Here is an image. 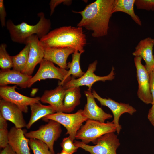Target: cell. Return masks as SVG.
Returning a JSON list of instances; mask_svg holds the SVG:
<instances>
[{"label":"cell","mask_w":154,"mask_h":154,"mask_svg":"<svg viewBox=\"0 0 154 154\" xmlns=\"http://www.w3.org/2000/svg\"><path fill=\"white\" fill-rule=\"evenodd\" d=\"M31 115L26 127L30 129L35 122L42 117L49 114L56 112L54 108L51 105H45L40 102L34 103L30 106Z\"/></svg>","instance_id":"44dd1931"},{"label":"cell","mask_w":154,"mask_h":154,"mask_svg":"<svg viewBox=\"0 0 154 154\" xmlns=\"http://www.w3.org/2000/svg\"><path fill=\"white\" fill-rule=\"evenodd\" d=\"M117 127L112 122L106 123L88 119L77 132L76 139L88 144L90 142L95 144L96 140L102 135L116 131Z\"/></svg>","instance_id":"277c9868"},{"label":"cell","mask_w":154,"mask_h":154,"mask_svg":"<svg viewBox=\"0 0 154 154\" xmlns=\"http://www.w3.org/2000/svg\"><path fill=\"white\" fill-rule=\"evenodd\" d=\"M7 45L2 43L0 45V68L1 70H10L13 68L11 56L7 53Z\"/></svg>","instance_id":"4316f807"},{"label":"cell","mask_w":154,"mask_h":154,"mask_svg":"<svg viewBox=\"0 0 154 154\" xmlns=\"http://www.w3.org/2000/svg\"><path fill=\"white\" fill-rule=\"evenodd\" d=\"M17 86H0V97L1 99L16 105L23 112L27 113L28 106L40 102V97H30L21 94L16 91Z\"/></svg>","instance_id":"9c48e42d"},{"label":"cell","mask_w":154,"mask_h":154,"mask_svg":"<svg viewBox=\"0 0 154 154\" xmlns=\"http://www.w3.org/2000/svg\"><path fill=\"white\" fill-rule=\"evenodd\" d=\"M97 63V61L95 60L89 64L87 71L82 76L77 79L72 78L62 86L66 89L73 87L85 86L88 87V90L91 91L92 86L95 82L99 81L112 80L114 78L115 73L114 68L113 67L110 73L106 76H101L96 75L94 72L96 70Z\"/></svg>","instance_id":"ba28073f"},{"label":"cell","mask_w":154,"mask_h":154,"mask_svg":"<svg viewBox=\"0 0 154 154\" xmlns=\"http://www.w3.org/2000/svg\"><path fill=\"white\" fill-rule=\"evenodd\" d=\"M22 129L11 128L8 134L9 145L17 154H31L29 139Z\"/></svg>","instance_id":"ac0fdd59"},{"label":"cell","mask_w":154,"mask_h":154,"mask_svg":"<svg viewBox=\"0 0 154 154\" xmlns=\"http://www.w3.org/2000/svg\"><path fill=\"white\" fill-rule=\"evenodd\" d=\"M73 141L69 136L64 138L60 144L62 151L68 154H73L76 152L79 147L74 144Z\"/></svg>","instance_id":"83f0119b"},{"label":"cell","mask_w":154,"mask_h":154,"mask_svg":"<svg viewBox=\"0 0 154 154\" xmlns=\"http://www.w3.org/2000/svg\"><path fill=\"white\" fill-rule=\"evenodd\" d=\"M153 58H154V55H153Z\"/></svg>","instance_id":"f35d334b"},{"label":"cell","mask_w":154,"mask_h":154,"mask_svg":"<svg viewBox=\"0 0 154 154\" xmlns=\"http://www.w3.org/2000/svg\"><path fill=\"white\" fill-rule=\"evenodd\" d=\"M0 114L7 121L13 123L17 128L26 127L22 112L15 105L2 99L0 100Z\"/></svg>","instance_id":"5bb4252c"},{"label":"cell","mask_w":154,"mask_h":154,"mask_svg":"<svg viewBox=\"0 0 154 154\" xmlns=\"http://www.w3.org/2000/svg\"><path fill=\"white\" fill-rule=\"evenodd\" d=\"M142 59L140 56H135L134 58L138 84L137 95L140 99L145 104H152V98L149 88V75L145 66L141 63Z\"/></svg>","instance_id":"30bf717a"},{"label":"cell","mask_w":154,"mask_h":154,"mask_svg":"<svg viewBox=\"0 0 154 154\" xmlns=\"http://www.w3.org/2000/svg\"><path fill=\"white\" fill-rule=\"evenodd\" d=\"M29 75L13 70H1L0 72V86H6L15 84L21 88H25L28 87L29 82L32 78Z\"/></svg>","instance_id":"d6986e66"},{"label":"cell","mask_w":154,"mask_h":154,"mask_svg":"<svg viewBox=\"0 0 154 154\" xmlns=\"http://www.w3.org/2000/svg\"><path fill=\"white\" fill-rule=\"evenodd\" d=\"M44 58L58 65L60 68L68 69L67 60L69 56L75 51L69 48L46 47L42 46Z\"/></svg>","instance_id":"2e32d148"},{"label":"cell","mask_w":154,"mask_h":154,"mask_svg":"<svg viewBox=\"0 0 154 154\" xmlns=\"http://www.w3.org/2000/svg\"><path fill=\"white\" fill-rule=\"evenodd\" d=\"M30 44L28 62L22 73L31 75L36 66L40 64L44 59V52L40 44V39L36 35L28 38L26 42Z\"/></svg>","instance_id":"4fadbf2b"},{"label":"cell","mask_w":154,"mask_h":154,"mask_svg":"<svg viewBox=\"0 0 154 154\" xmlns=\"http://www.w3.org/2000/svg\"><path fill=\"white\" fill-rule=\"evenodd\" d=\"M7 120L0 114V129H7Z\"/></svg>","instance_id":"d590c367"},{"label":"cell","mask_w":154,"mask_h":154,"mask_svg":"<svg viewBox=\"0 0 154 154\" xmlns=\"http://www.w3.org/2000/svg\"><path fill=\"white\" fill-rule=\"evenodd\" d=\"M135 4L138 9L154 11V0H135Z\"/></svg>","instance_id":"f1b7e54d"},{"label":"cell","mask_w":154,"mask_h":154,"mask_svg":"<svg viewBox=\"0 0 154 154\" xmlns=\"http://www.w3.org/2000/svg\"><path fill=\"white\" fill-rule=\"evenodd\" d=\"M6 12L4 2L3 0H0V20L1 25L2 27L6 26V22L5 18Z\"/></svg>","instance_id":"1f68e13d"},{"label":"cell","mask_w":154,"mask_h":154,"mask_svg":"<svg viewBox=\"0 0 154 154\" xmlns=\"http://www.w3.org/2000/svg\"><path fill=\"white\" fill-rule=\"evenodd\" d=\"M68 70L56 67L52 62L43 59L40 63L39 68L29 82L27 87H31L35 83L41 80L55 79L62 82Z\"/></svg>","instance_id":"7c38bea8"},{"label":"cell","mask_w":154,"mask_h":154,"mask_svg":"<svg viewBox=\"0 0 154 154\" xmlns=\"http://www.w3.org/2000/svg\"><path fill=\"white\" fill-rule=\"evenodd\" d=\"M63 3L65 5H70L72 3V0H52L49 3L50 9V15L54 13L55 7L58 5Z\"/></svg>","instance_id":"4dcf8cb0"},{"label":"cell","mask_w":154,"mask_h":154,"mask_svg":"<svg viewBox=\"0 0 154 154\" xmlns=\"http://www.w3.org/2000/svg\"><path fill=\"white\" fill-rule=\"evenodd\" d=\"M153 72H154V69H153Z\"/></svg>","instance_id":"74e56055"},{"label":"cell","mask_w":154,"mask_h":154,"mask_svg":"<svg viewBox=\"0 0 154 154\" xmlns=\"http://www.w3.org/2000/svg\"><path fill=\"white\" fill-rule=\"evenodd\" d=\"M87 99V103L83 110L84 115L88 119L93 120L105 123L106 120L110 119L112 116L105 112L96 104L91 91H84Z\"/></svg>","instance_id":"9a60e30c"},{"label":"cell","mask_w":154,"mask_h":154,"mask_svg":"<svg viewBox=\"0 0 154 154\" xmlns=\"http://www.w3.org/2000/svg\"><path fill=\"white\" fill-rule=\"evenodd\" d=\"M135 0H114L112 9V13L122 12L131 16L135 23L139 26L142 23L139 17L134 11V6Z\"/></svg>","instance_id":"603a6c76"},{"label":"cell","mask_w":154,"mask_h":154,"mask_svg":"<svg viewBox=\"0 0 154 154\" xmlns=\"http://www.w3.org/2000/svg\"><path fill=\"white\" fill-rule=\"evenodd\" d=\"M149 86L152 98V104H154V72H152L149 74Z\"/></svg>","instance_id":"d6a6232c"},{"label":"cell","mask_w":154,"mask_h":154,"mask_svg":"<svg viewBox=\"0 0 154 154\" xmlns=\"http://www.w3.org/2000/svg\"><path fill=\"white\" fill-rule=\"evenodd\" d=\"M80 87H73L66 89L63 100L64 112L73 111L80 103L81 97Z\"/></svg>","instance_id":"7402d4cb"},{"label":"cell","mask_w":154,"mask_h":154,"mask_svg":"<svg viewBox=\"0 0 154 154\" xmlns=\"http://www.w3.org/2000/svg\"><path fill=\"white\" fill-rule=\"evenodd\" d=\"M74 144L89 152L90 154H117L120 145L119 140L114 132L105 134L96 140L94 145H90L81 141L75 140Z\"/></svg>","instance_id":"8992f818"},{"label":"cell","mask_w":154,"mask_h":154,"mask_svg":"<svg viewBox=\"0 0 154 154\" xmlns=\"http://www.w3.org/2000/svg\"><path fill=\"white\" fill-rule=\"evenodd\" d=\"M37 15L39 20L34 25H29L24 22L15 25L11 20L7 21L6 26L13 42L25 44L27 39L31 36L37 35L40 39L50 32L51 26L50 20L45 17L43 12L38 13Z\"/></svg>","instance_id":"3957f363"},{"label":"cell","mask_w":154,"mask_h":154,"mask_svg":"<svg viewBox=\"0 0 154 154\" xmlns=\"http://www.w3.org/2000/svg\"><path fill=\"white\" fill-rule=\"evenodd\" d=\"M154 46V39L147 37L141 40L132 53L135 56H140L144 60L146 69L149 74L153 71L154 68V59L153 54Z\"/></svg>","instance_id":"e0dca14e"},{"label":"cell","mask_w":154,"mask_h":154,"mask_svg":"<svg viewBox=\"0 0 154 154\" xmlns=\"http://www.w3.org/2000/svg\"><path fill=\"white\" fill-rule=\"evenodd\" d=\"M39 43L43 47L71 48L82 54L86 40L82 27L66 26L50 31L40 39Z\"/></svg>","instance_id":"7a4b0ae2"},{"label":"cell","mask_w":154,"mask_h":154,"mask_svg":"<svg viewBox=\"0 0 154 154\" xmlns=\"http://www.w3.org/2000/svg\"><path fill=\"white\" fill-rule=\"evenodd\" d=\"M147 117L149 121L154 127V104H152V106L149 111Z\"/></svg>","instance_id":"836d02e7"},{"label":"cell","mask_w":154,"mask_h":154,"mask_svg":"<svg viewBox=\"0 0 154 154\" xmlns=\"http://www.w3.org/2000/svg\"><path fill=\"white\" fill-rule=\"evenodd\" d=\"M92 94L102 106L108 107L111 111L114 117L112 122L117 127V133L119 134L121 126L119 123L120 117L124 113H128L132 115L136 111V109L128 104L118 103L110 98H103L100 97L94 90H93Z\"/></svg>","instance_id":"8fae6325"},{"label":"cell","mask_w":154,"mask_h":154,"mask_svg":"<svg viewBox=\"0 0 154 154\" xmlns=\"http://www.w3.org/2000/svg\"><path fill=\"white\" fill-rule=\"evenodd\" d=\"M29 144L33 154H52L48 145L41 140L29 139Z\"/></svg>","instance_id":"484cf974"},{"label":"cell","mask_w":154,"mask_h":154,"mask_svg":"<svg viewBox=\"0 0 154 154\" xmlns=\"http://www.w3.org/2000/svg\"><path fill=\"white\" fill-rule=\"evenodd\" d=\"M0 154H17L13 150L9 144L3 149L0 152Z\"/></svg>","instance_id":"e575fe53"},{"label":"cell","mask_w":154,"mask_h":154,"mask_svg":"<svg viewBox=\"0 0 154 154\" xmlns=\"http://www.w3.org/2000/svg\"><path fill=\"white\" fill-rule=\"evenodd\" d=\"M61 124L53 120L48 121L47 124L41 125L37 130L25 133L27 138L41 140L48 146L52 154H55L54 148V142L60 136L62 132Z\"/></svg>","instance_id":"52a82bcc"},{"label":"cell","mask_w":154,"mask_h":154,"mask_svg":"<svg viewBox=\"0 0 154 154\" xmlns=\"http://www.w3.org/2000/svg\"><path fill=\"white\" fill-rule=\"evenodd\" d=\"M66 89L62 86L58 85L55 89L44 91L40 101L52 106L56 112H64L63 100Z\"/></svg>","instance_id":"ffe728a7"},{"label":"cell","mask_w":154,"mask_h":154,"mask_svg":"<svg viewBox=\"0 0 154 154\" xmlns=\"http://www.w3.org/2000/svg\"><path fill=\"white\" fill-rule=\"evenodd\" d=\"M24 48L17 55L11 56L13 69L22 72L27 64L30 44L26 42Z\"/></svg>","instance_id":"d4e9b609"},{"label":"cell","mask_w":154,"mask_h":154,"mask_svg":"<svg viewBox=\"0 0 154 154\" xmlns=\"http://www.w3.org/2000/svg\"><path fill=\"white\" fill-rule=\"evenodd\" d=\"M114 0H97L87 5L80 14L82 18L77 25L92 31V36L99 37L106 35L109 23L112 14Z\"/></svg>","instance_id":"6da1fadb"},{"label":"cell","mask_w":154,"mask_h":154,"mask_svg":"<svg viewBox=\"0 0 154 154\" xmlns=\"http://www.w3.org/2000/svg\"><path fill=\"white\" fill-rule=\"evenodd\" d=\"M57 154H68L66 153V152L62 151L60 153H58Z\"/></svg>","instance_id":"8d00e7d4"},{"label":"cell","mask_w":154,"mask_h":154,"mask_svg":"<svg viewBox=\"0 0 154 154\" xmlns=\"http://www.w3.org/2000/svg\"><path fill=\"white\" fill-rule=\"evenodd\" d=\"M7 129H0V147L3 149L9 144L8 134Z\"/></svg>","instance_id":"f546056e"},{"label":"cell","mask_w":154,"mask_h":154,"mask_svg":"<svg viewBox=\"0 0 154 154\" xmlns=\"http://www.w3.org/2000/svg\"><path fill=\"white\" fill-rule=\"evenodd\" d=\"M44 121L53 120L64 126L67 129L66 134L74 141L76 133L82 125L83 123L88 119L84 115L83 110L80 109L74 113L56 112L43 117Z\"/></svg>","instance_id":"5b68a950"},{"label":"cell","mask_w":154,"mask_h":154,"mask_svg":"<svg viewBox=\"0 0 154 154\" xmlns=\"http://www.w3.org/2000/svg\"><path fill=\"white\" fill-rule=\"evenodd\" d=\"M82 53L75 51L72 54V59L71 62L67 63V68H69L64 80L59 82L58 85L62 86L70 79L72 75L74 77L80 78L85 73L82 70L80 65V59Z\"/></svg>","instance_id":"cb8c5ba5"}]
</instances>
